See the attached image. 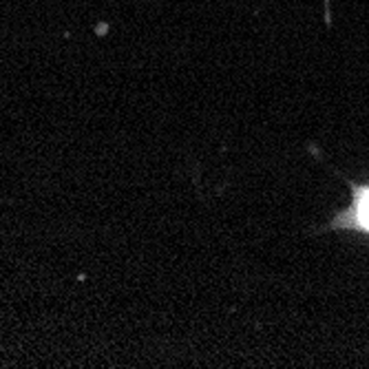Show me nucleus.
<instances>
[{"mask_svg":"<svg viewBox=\"0 0 369 369\" xmlns=\"http://www.w3.org/2000/svg\"><path fill=\"white\" fill-rule=\"evenodd\" d=\"M336 226H347V228L354 226V228H360V230L369 232V186L360 188V190L356 192L354 208L347 214H343Z\"/></svg>","mask_w":369,"mask_h":369,"instance_id":"obj_1","label":"nucleus"}]
</instances>
